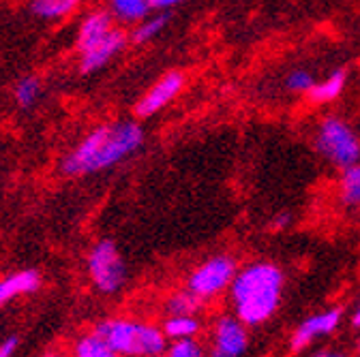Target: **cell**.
<instances>
[{
    "mask_svg": "<svg viewBox=\"0 0 360 357\" xmlns=\"http://www.w3.org/2000/svg\"><path fill=\"white\" fill-rule=\"evenodd\" d=\"M144 144V130L138 122L124 120L90 130L77 148L65 156L63 171L67 175H88L114 167L131 156Z\"/></svg>",
    "mask_w": 360,
    "mask_h": 357,
    "instance_id": "1",
    "label": "cell"
},
{
    "mask_svg": "<svg viewBox=\"0 0 360 357\" xmlns=\"http://www.w3.org/2000/svg\"><path fill=\"white\" fill-rule=\"evenodd\" d=\"M283 295V272L275 263L255 261L236 272L230 297L245 325H262L275 315Z\"/></svg>",
    "mask_w": 360,
    "mask_h": 357,
    "instance_id": "2",
    "label": "cell"
},
{
    "mask_svg": "<svg viewBox=\"0 0 360 357\" xmlns=\"http://www.w3.org/2000/svg\"><path fill=\"white\" fill-rule=\"evenodd\" d=\"M95 334L101 336L120 357H159L167 349V338L157 325L135 319H103Z\"/></svg>",
    "mask_w": 360,
    "mask_h": 357,
    "instance_id": "3",
    "label": "cell"
},
{
    "mask_svg": "<svg viewBox=\"0 0 360 357\" xmlns=\"http://www.w3.org/2000/svg\"><path fill=\"white\" fill-rule=\"evenodd\" d=\"M315 148L337 169H347L360 161V137L341 116H326L315 130Z\"/></svg>",
    "mask_w": 360,
    "mask_h": 357,
    "instance_id": "4",
    "label": "cell"
},
{
    "mask_svg": "<svg viewBox=\"0 0 360 357\" xmlns=\"http://www.w3.org/2000/svg\"><path fill=\"white\" fill-rule=\"evenodd\" d=\"M86 267H88L90 281H93V285L101 293L112 295L124 287L127 265H124L114 242L101 240L99 244H95L93 248H90L88 259H86Z\"/></svg>",
    "mask_w": 360,
    "mask_h": 357,
    "instance_id": "5",
    "label": "cell"
},
{
    "mask_svg": "<svg viewBox=\"0 0 360 357\" xmlns=\"http://www.w3.org/2000/svg\"><path fill=\"white\" fill-rule=\"evenodd\" d=\"M236 261L228 255H214L200 263L195 270L189 274L187 289L195 293L200 299H212L228 291L234 276H236Z\"/></svg>",
    "mask_w": 360,
    "mask_h": 357,
    "instance_id": "6",
    "label": "cell"
},
{
    "mask_svg": "<svg viewBox=\"0 0 360 357\" xmlns=\"http://www.w3.org/2000/svg\"><path fill=\"white\" fill-rule=\"evenodd\" d=\"M249 344L247 328L238 317H221L212 334L210 357H243Z\"/></svg>",
    "mask_w": 360,
    "mask_h": 357,
    "instance_id": "7",
    "label": "cell"
},
{
    "mask_svg": "<svg viewBox=\"0 0 360 357\" xmlns=\"http://www.w3.org/2000/svg\"><path fill=\"white\" fill-rule=\"evenodd\" d=\"M183 88H185V75L183 73L180 71L165 73L138 101V105H135V114H138L140 118H148V116L159 114L163 107H167L180 93H183Z\"/></svg>",
    "mask_w": 360,
    "mask_h": 357,
    "instance_id": "8",
    "label": "cell"
},
{
    "mask_svg": "<svg viewBox=\"0 0 360 357\" xmlns=\"http://www.w3.org/2000/svg\"><path fill=\"white\" fill-rule=\"evenodd\" d=\"M339 321H341V312L339 310H326V312H318V315H313L309 319H304L294 336H292V349L294 351H302L307 349L315 338H322V336H328L333 334L337 328H339Z\"/></svg>",
    "mask_w": 360,
    "mask_h": 357,
    "instance_id": "9",
    "label": "cell"
},
{
    "mask_svg": "<svg viewBox=\"0 0 360 357\" xmlns=\"http://www.w3.org/2000/svg\"><path fill=\"white\" fill-rule=\"evenodd\" d=\"M127 46V34L122 30H112L99 46H95L93 50H88L82 54L79 60V69L82 73H95L99 69H103L118 52H122V48Z\"/></svg>",
    "mask_w": 360,
    "mask_h": 357,
    "instance_id": "10",
    "label": "cell"
},
{
    "mask_svg": "<svg viewBox=\"0 0 360 357\" xmlns=\"http://www.w3.org/2000/svg\"><path fill=\"white\" fill-rule=\"evenodd\" d=\"M114 30V24H112V18L110 13L105 11H95L90 13L82 26H79V32H77V48H79V54L93 50L99 43Z\"/></svg>",
    "mask_w": 360,
    "mask_h": 357,
    "instance_id": "11",
    "label": "cell"
},
{
    "mask_svg": "<svg viewBox=\"0 0 360 357\" xmlns=\"http://www.w3.org/2000/svg\"><path fill=\"white\" fill-rule=\"evenodd\" d=\"M39 287H41V276L37 270H22L3 278L0 281V308L20 295H30L39 291Z\"/></svg>",
    "mask_w": 360,
    "mask_h": 357,
    "instance_id": "12",
    "label": "cell"
},
{
    "mask_svg": "<svg viewBox=\"0 0 360 357\" xmlns=\"http://www.w3.org/2000/svg\"><path fill=\"white\" fill-rule=\"evenodd\" d=\"M345 83H347V73L345 71H333L328 77H324L322 81H315L313 88L307 93V97L311 99V103L315 105H324L330 103L335 99L341 97V93L345 90Z\"/></svg>",
    "mask_w": 360,
    "mask_h": 357,
    "instance_id": "13",
    "label": "cell"
},
{
    "mask_svg": "<svg viewBox=\"0 0 360 357\" xmlns=\"http://www.w3.org/2000/svg\"><path fill=\"white\" fill-rule=\"evenodd\" d=\"M163 334L167 340H185L200 334V319L195 315H169L163 323Z\"/></svg>",
    "mask_w": 360,
    "mask_h": 357,
    "instance_id": "14",
    "label": "cell"
},
{
    "mask_svg": "<svg viewBox=\"0 0 360 357\" xmlns=\"http://www.w3.org/2000/svg\"><path fill=\"white\" fill-rule=\"evenodd\" d=\"M73 357H120L101 336L84 334L73 344Z\"/></svg>",
    "mask_w": 360,
    "mask_h": 357,
    "instance_id": "15",
    "label": "cell"
},
{
    "mask_svg": "<svg viewBox=\"0 0 360 357\" xmlns=\"http://www.w3.org/2000/svg\"><path fill=\"white\" fill-rule=\"evenodd\" d=\"M339 197L349 208L360 206V161L343 169V175L339 180Z\"/></svg>",
    "mask_w": 360,
    "mask_h": 357,
    "instance_id": "16",
    "label": "cell"
},
{
    "mask_svg": "<svg viewBox=\"0 0 360 357\" xmlns=\"http://www.w3.org/2000/svg\"><path fill=\"white\" fill-rule=\"evenodd\" d=\"M79 5V0H34L32 13L43 20H58L65 15H71Z\"/></svg>",
    "mask_w": 360,
    "mask_h": 357,
    "instance_id": "17",
    "label": "cell"
},
{
    "mask_svg": "<svg viewBox=\"0 0 360 357\" xmlns=\"http://www.w3.org/2000/svg\"><path fill=\"white\" fill-rule=\"evenodd\" d=\"M204 299H200L195 293L187 291H178L165 302L167 315H198V310L202 308Z\"/></svg>",
    "mask_w": 360,
    "mask_h": 357,
    "instance_id": "18",
    "label": "cell"
},
{
    "mask_svg": "<svg viewBox=\"0 0 360 357\" xmlns=\"http://www.w3.org/2000/svg\"><path fill=\"white\" fill-rule=\"evenodd\" d=\"M112 9L118 20L138 22L146 18V13L150 11V3L148 0H112Z\"/></svg>",
    "mask_w": 360,
    "mask_h": 357,
    "instance_id": "19",
    "label": "cell"
},
{
    "mask_svg": "<svg viewBox=\"0 0 360 357\" xmlns=\"http://www.w3.org/2000/svg\"><path fill=\"white\" fill-rule=\"evenodd\" d=\"M167 24H169V15L167 13H159L155 18H148V20H144L138 28L133 30L131 41L133 43H146V41L155 39Z\"/></svg>",
    "mask_w": 360,
    "mask_h": 357,
    "instance_id": "20",
    "label": "cell"
},
{
    "mask_svg": "<svg viewBox=\"0 0 360 357\" xmlns=\"http://www.w3.org/2000/svg\"><path fill=\"white\" fill-rule=\"evenodd\" d=\"M39 95H41V83H39L37 77H24V79L18 81V86H15V101L22 107L34 105Z\"/></svg>",
    "mask_w": 360,
    "mask_h": 357,
    "instance_id": "21",
    "label": "cell"
},
{
    "mask_svg": "<svg viewBox=\"0 0 360 357\" xmlns=\"http://www.w3.org/2000/svg\"><path fill=\"white\" fill-rule=\"evenodd\" d=\"M165 357H204V351L195 338H185V340H174L165 349Z\"/></svg>",
    "mask_w": 360,
    "mask_h": 357,
    "instance_id": "22",
    "label": "cell"
},
{
    "mask_svg": "<svg viewBox=\"0 0 360 357\" xmlns=\"http://www.w3.org/2000/svg\"><path fill=\"white\" fill-rule=\"evenodd\" d=\"M313 83H315V77L309 71H304V69H296V71H292L285 77V88H288L290 93L307 95L311 88H313Z\"/></svg>",
    "mask_w": 360,
    "mask_h": 357,
    "instance_id": "23",
    "label": "cell"
},
{
    "mask_svg": "<svg viewBox=\"0 0 360 357\" xmlns=\"http://www.w3.org/2000/svg\"><path fill=\"white\" fill-rule=\"evenodd\" d=\"M18 338L15 336H11V338H7L5 342H0V357H11L13 353H15V349H18Z\"/></svg>",
    "mask_w": 360,
    "mask_h": 357,
    "instance_id": "24",
    "label": "cell"
},
{
    "mask_svg": "<svg viewBox=\"0 0 360 357\" xmlns=\"http://www.w3.org/2000/svg\"><path fill=\"white\" fill-rule=\"evenodd\" d=\"M148 3H150V9H155V11H167L180 3H185V0H148Z\"/></svg>",
    "mask_w": 360,
    "mask_h": 357,
    "instance_id": "25",
    "label": "cell"
},
{
    "mask_svg": "<svg viewBox=\"0 0 360 357\" xmlns=\"http://www.w3.org/2000/svg\"><path fill=\"white\" fill-rule=\"evenodd\" d=\"M292 220V216L290 214H279V216H275V220H273V227H277V229H283L285 225H288V222Z\"/></svg>",
    "mask_w": 360,
    "mask_h": 357,
    "instance_id": "26",
    "label": "cell"
},
{
    "mask_svg": "<svg viewBox=\"0 0 360 357\" xmlns=\"http://www.w3.org/2000/svg\"><path fill=\"white\" fill-rule=\"evenodd\" d=\"M352 325H354V328H360V304H358V308H356V312H354V317H352Z\"/></svg>",
    "mask_w": 360,
    "mask_h": 357,
    "instance_id": "27",
    "label": "cell"
},
{
    "mask_svg": "<svg viewBox=\"0 0 360 357\" xmlns=\"http://www.w3.org/2000/svg\"><path fill=\"white\" fill-rule=\"evenodd\" d=\"M315 357H343V355H339V353H318Z\"/></svg>",
    "mask_w": 360,
    "mask_h": 357,
    "instance_id": "28",
    "label": "cell"
},
{
    "mask_svg": "<svg viewBox=\"0 0 360 357\" xmlns=\"http://www.w3.org/2000/svg\"><path fill=\"white\" fill-rule=\"evenodd\" d=\"M43 357H65L63 353H56V351H52V353H48V355H43Z\"/></svg>",
    "mask_w": 360,
    "mask_h": 357,
    "instance_id": "29",
    "label": "cell"
},
{
    "mask_svg": "<svg viewBox=\"0 0 360 357\" xmlns=\"http://www.w3.org/2000/svg\"><path fill=\"white\" fill-rule=\"evenodd\" d=\"M159 357H161V355H159Z\"/></svg>",
    "mask_w": 360,
    "mask_h": 357,
    "instance_id": "30",
    "label": "cell"
}]
</instances>
